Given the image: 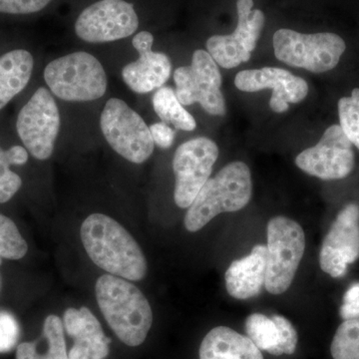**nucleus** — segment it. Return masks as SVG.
Listing matches in <instances>:
<instances>
[{
  "label": "nucleus",
  "instance_id": "f257e3e1",
  "mask_svg": "<svg viewBox=\"0 0 359 359\" xmlns=\"http://www.w3.org/2000/svg\"><path fill=\"white\" fill-rule=\"evenodd\" d=\"M80 236L92 262L111 275L129 280H141L147 275V261L140 245L114 219L90 215Z\"/></svg>",
  "mask_w": 359,
  "mask_h": 359
},
{
  "label": "nucleus",
  "instance_id": "f03ea898",
  "mask_svg": "<svg viewBox=\"0 0 359 359\" xmlns=\"http://www.w3.org/2000/svg\"><path fill=\"white\" fill-rule=\"evenodd\" d=\"M96 299L108 325L125 344L145 341L153 323V313L138 287L119 276L104 275L97 280Z\"/></svg>",
  "mask_w": 359,
  "mask_h": 359
},
{
  "label": "nucleus",
  "instance_id": "7ed1b4c3",
  "mask_svg": "<svg viewBox=\"0 0 359 359\" xmlns=\"http://www.w3.org/2000/svg\"><path fill=\"white\" fill-rule=\"evenodd\" d=\"M252 195V174L247 164L235 161L208 180L192 205L188 208L184 224L191 233L200 231L222 212L244 209Z\"/></svg>",
  "mask_w": 359,
  "mask_h": 359
},
{
  "label": "nucleus",
  "instance_id": "20e7f679",
  "mask_svg": "<svg viewBox=\"0 0 359 359\" xmlns=\"http://www.w3.org/2000/svg\"><path fill=\"white\" fill-rule=\"evenodd\" d=\"M43 77L53 96L65 102H91L107 92L108 77L102 63L88 52L54 59L45 67Z\"/></svg>",
  "mask_w": 359,
  "mask_h": 359
},
{
  "label": "nucleus",
  "instance_id": "39448f33",
  "mask_svg": "<svg viewBox=\"0 0 359 359\" xmlns=\"http://www.w3.org/2000/svg\"><path fill=\"white\" fill-rule=\"evenodd\" d=\"M268 263L264 289L282 294L294 282L304 250L306 237L301 224L287 217H275L268 224Z\"/></svg>",
  "mask_w": 359,
  "mask_h": 359
},
{
  "label": "nucleus",
  "instance_id": "423d86ee",
  "mask_svg": "<svg viewBox=\"0 0 359 359\" xmlns=\"http://www.w3.org/2000/svg\"><path fill=\"white\" fill-rule=\"evenodd\" d=\"M273 44L278 60L313 73L334 69L346 49L344 40L335 33L304 34L292 29L278 30Z\"/></svg>",
  "mask_w": 359,
  "mask_h": 359
},
{
  "label": "nucleus",
  "instance_id": "0eeeda50",
  "mask_svg": "<svg viewBox=\"0 0 359 359\" xmlns=\"http://www.w3.org/2000/svg\"><path fill=\"white\" fill-rule=\"evenodd\" d=\"M100 129L111 148L125 160L143 164L154 152L150 128L138 113L120 98H110L100 116Z\"/></svg>",
  "mask_w": 359,
  "mask_h": 359
},
{
  "label": "nucleus",
  "instance_id": "6e6552de",
  "mask_svg": "<svg viewBox=\"0 0 359 359\" xmlns=\"http://www.w3.org/2000/svg\"><path fill=\"white\" fill-rule=\"evenodd\" d=\"M60 127V111L53 94L48 88L39 87L18 116L16 131L21 142L35 159H49Z\"/></svg>",
  "mask_w": 359,
  "mask_h": 359
},
{
  "label": "nucleus",
  "instance_id": "1a4fd4ad",
  "mask_svg": "<svg viewBox=\"0 0 359 359\" xmlns=\"http://www.w3.org/2000/svg\"><path fill=\"white\" fill-rule=\"evenodd\" d=\"M176 95L182 105L199 103L208 114H226V101L222 92V75L209 52L198 49L192 62L174 71Z\"/></svg>",
  "mask_w": 359,
  "mask_h": 359
},
{
  "label": "nucleus",
  "instance_id": "9d476101",
  "mask_svg": "<svg viewBox=\"0 0 359 359\" xmlns=\"http://www.w3.org/2000/svg\"><path fill=\"white\" fill-rule=\"evenodd\" d=\"M219 157L217 144L207 137H198L181 144L175 152L174 200L182 209L190 207L207 183Z\"/></svg>",
  "mask_w": 359,
  "mask_h": 359
},
{
  "label": "nucleus",
  "instance_id": "9b49d317",
  "mask_svg": "<svg viewBox=\"0 0 359 359\" xmlns=\"http://www.w3.org/2000/svg\"><path fill=\"white\" fill-rule=\"evenodd\" d=\"M139 27L133 4L125 0H99L78 16L74 29L87 43H106L132 36Z\"/></svg>",
  "mask_w": 359,
  "mask_h": 359
},
{
  "label": "nucleus",
  "instance_id": "f8f14e48",
  "mask_svg": "<svg viewBox=\"0 0 359 359\" xmlns=\"http://www.w3.org/2000/svg\"><path fill=\"white\" fill-rule=\"evenodd\" d=\"M252 0H238V25L230 35H214L205 46L217 65L226 69L248 62L264 27V14L255 9Z\"/></svg>",
  "mask_w": 359,
  "mask_h": 359
},
{
  "label": "nucleus",
  "instance_id": "ddd939ff",
  "mask_svg": "<svg viewBox=\"0 0 359 359\" xmlns=\"http://www.w3.org/2000/svg\"><path fill=\"white\" fill-rule=\"evenodd\" d=\"M295 164L309 176L325 181L346 178L355 165L353 143L340 125H332L316 146L297 155Z\"/></svg>",
  "mask_w": 359,
  "mask_h": 359
},
{
  "label": "nucleus",
  "instance_id": "4468645a",
  "mask_svg": "<svg viewBox=\"0 0 359 359\" xmlns=\"http://www.w3.org/2000/svg\"><path fill=\"white\" fill-rule=\"evenodd\" d=\"M359 257V207L348 204L337 214L323 240L320 269L334 278L346 275L347 266Z\"/></svg>",
  "mask_w": 359,
  "mask_h": 359
},
{
  "label": "nucleus",
  "instance_id": "2eb2a0df",
  "mask_svg": "<svg viewBox=\"0 0 359 359\" xmlns=\"http://www.w3.org/2000/svg\"><path fill=\"white\" fill-rule=\"evenodd\" d=\"M235 85L241 91L250 93L273 90L269 107L276 113L285 112L289 110L290 103L302 102L309 93L306 80L278 67L241 71L236 75Z\"/></svg>",
  "mask_w": 359,
  "mask_h": 359
},
{
  "label": "nucleus",
  "instance_id": "dca6fc26",
  "mask_svg": "<svg viewBox=\"0 0 359 359\" xmlns=\"http://www.w3.org/2000/svg\"><path fill=\"white\" fill-rule=\"evenodd\" d=\"M154 36L149 32L135 34L133 47L139 57L125 65L122 79L127 87L137 94H147L164 86L172 72L169 56L162 52L153 51Z\"/></svg>",
  "mask_w": 359,
  "mask_h": 359
},
{
  "label": "nucleus",
  "instance_id": "f3484780",
  "mask_svg": "<svg viewBox=\"0 0 359 359\" xmlns=\"http://www.w3.org/2000/svg\"><path fill=\"white\" fill-rule=\"evenodd\" d=\"M63 323L74 346L68 353L69 359H104L109 354L111 339L105 337L100 323L89 309H66Z\"/></svg>",
  "mask_w": 359,
  "mask_h": 359
},
{
  "label": "nucleus",
  "instance_id": "a211bd4d",
  "mask_svg": "<svg viewBox=\"0 0 359 359\" xmlns=\"http://www.w3.org/2000/svg\"><path fill=\"white\" fill-rule=\"evenodd\" d=\"M268 263L266 245H257L249 256L233 262L224 273L228 294L233 299L257 297L264 287Z\"/></svg>",
  "mask_w": 359,
  "mask_h": 359
},
{
  "label": "nucleus",
  "instance_id": "6ab92c4d",
  "mask_svg": "<svg viewBox=\"0 0 359 359\" xmlns=\"http://www.w3.org/2000/svg\"><path fill=\"white\" fill-rule=\"evenodd\" d=\"M200 359H264L261 349L248 337L230 327L212 328L201 344Z\"/></svg>",
  "mask_w": 359,
  "mask_h": 359
},
{
  "label": "nucleus",
  "instance_id": "aec40b11",
  "mask_svg": "<svg viewBox=\"0 0 359 359\" xmlns=\"http://www.w3.org/2000/svg\"><path fill=\"white\" fill-rule=\"evenodd\" d=\"M34 59L29 51L14 49L0 56V110L32 79Z\"/></svg>",
  "mask_w": 359,
  "mask_h": 359
},
{
  "label": "nucleus",
  "instance_id": "412c9836",
  "mask_svg": "<svg viewBox=\"0 0 359 359\" xmlns=\"http://www.w3.org/2000/svg\"><path fill=\"white\" fill-rule=\"evenodd\" d=\"M156 114L164 123H170L175 128L183 131H194L197 127L195 118L180 102L176 92L169 86L157 89L152 99Z\"/></svg>",
  "mask_w": 359,
  "mask_h": 359
},
{
  "label": "nucleus",
  "instance_id": "4be33fe9",
  "mask_svg": "<svg viewBox=\"0 0 359 359\" xmlns=\"http://www.w3.org/2000/svg\"><path fill=\"white\" fill-rule=\"evenodd\" d=\"M28 151L22 146H13L8 150L0 148V204L8 202L22 186V180L11 171V165H25Z\"/></svg>",
  "mask_w": 359,
  "mask_h": 359
},
{
  "label": "nucleus",
  "instance_id": "5701e85b",
  "mask_svg": "<svg viewBox=\"0 0 359 359\" xmlns=\"http://www.w3.org/2000/svg\"><path fill=\"white\" fill-rule=\"evenodd\" d=\"M248 337L261 351L271 354L278 342V330L273 318L263 313H252L245 320Z\"/></svg>",
  "mask_w": 359,
  "mask_h": 359
},
{
  "label": "nucleus",
  "instance_id": "b1692460",
  "mask_svg": "<svg viewBox=\"0 0 359 359\" xmlns=\"http://www.w3.org/2000/svg\"><path fill=\"white\" fill-rule=\"evenodd\" d=\"M330 353L334 359H359V318L344 320L339 325Z\"/></svg>",
  "mask_w": 359,
  "mask_h": 359
},
{
  "label": "nucleus",
  "instance_id": "393cba45",
  "mask_svg": "<svg viewBox=\"0 0 359 359\" xmlns=\"http://www.w3.org/2000/svg\"><path fill=\"white\" fill-rule=\"evenodd\" d=\"M28 250L27 243L20 235L16 224L0 214V257L20 259Z\"/></svg>",
  "mask_w": 359,
  "mask_h": 359
},
{
  "label": "nucleus",
  "instance_id": "a878e982",
  "mask_svg": "<svg viewBox=\"0 0 359 359\" xmlns=\"http://www.w3.org/2000/svg\"><path fill=\"white\" fill-rule=\"evenodd\" d=\"M339 116L340 127L359 150V88H354L351 96L339 99Z\"/></svg>",
  "mask_w": 359,
  "mask_h": 359
},
{
  "label": "nucleus",
  "instance_id": "bb28decb",
  "mask_svg": "<svg viewBox=\"0 0 359 359\" xmlns=\"http://www.w3.org/2000/svg\"><path fill=\"white\" fill-rule=\"evenodd\" d=\"M43 332L48 340L46 359H69L63 332L62 320L56 316H47L44 321Z\"/></svg>",
  "mask_w": 359,
  "mask_h": 359
},
{
  "label": "nucleus",
  "instance_id": "cd10ccee",
  "mask_svg": "<svg viewBox=\"0 0 359 359\" xmlns=\"http://www.w3.org/2000/svg\"><path fill=\"white\" fill-rule=\"evenodd\" d=\"M271 318L275 321L276 327H278V346L271 351V354L278 356L283 355V354L290 355V354L294 353L299 337H297V332L294 325L287 318L280 316V314H275L271 316Z\"/></svg>",
  "mask_w": 359,
  "mask_h": 359
},
{
  "label": "nucleus",
  "instance_id": "c85d7f7f",
  "mask_svg": "<svg viewBox=\"0 0 359 359\" xmlns=\"http://www.w3.org/2000/svg\"><path fill=\"white\" fill-rule=\"evenodd\" d=\"M20 327L13 314L0 311V353H8L15 346Z\"/></svg>",
  "mask_w": 359,
  "mask_h": 359
},
{
  "label": "nucleus",
  "instance_id": "c756f323",
  "mask_svg": "<svg viewBox=\"0 0 359 359\" xmlns=\"http://www.w3.org/2000/svg\"><path fill=\"white\" fill-rule=\"evenodd\" d=\"M52 0H0V13L32 14L39 13Z\"/></svg>",
  "mask_w": 359,
  "mask_h": 359
},
{
  "label": "nucleus",
  "instance_id": "7c9ffc66",
  "mask_svg": "<svg viewBox=\"0 0 359 359\" xmlns=\"http://www.w3.org/2000/svg\"><path fill=\"white\" fill-rule=\"evenodd\" d=\"M342 320H353L359 318V283L351 285L342 299L339 309Z\"/></svg>",
  "mask_w": 359,
  "mask_h": 359
},
{
  "label": "nucleus",
  "instance_id": "2f4dec72",
  "mask_svg": "<svg viewBox=\"0 0 359 359\" xmlns=\"http://www.w3.org/2000/svg\"><path fill=\"white\" fill-rule=\"evenodd\" d=\"M149 128H150L153 141L158 147L168 149L173 145L176 132L166 123H154V124L149 126Z\"/></svg>",
  "mask_w": 359,
  "mask_h": 359
},
{
  "label": "nucleus",
  "instance_id": "473e14b6",
  "mask_svg": "<svg viewBox=\"0 0 359 359\" xmlns=\"http://www.w3.org/2000/svg\"><path fill=\"white\" fill-rule=\"evenodd\" d=\"M36 353V344L23 342L16 349V359H33Z\"/></svg>",
  "mask_w": 359,
  "mask_h": 359
},
{
  "label": "nucleus",
  "instance_id": "72a5a7b5",
  "mask_svg": "<svg viewBox=\"0 0 359 359\" xmlns=\"http://www.w3.org/2000/svg\"><path fill=\"white\" fill-rule=\"evenodd\" d=\"M33 359H46V355H41V354L36 353V354H35L34 358Z\"/></svg>",
  "mask_w": 359,
  "mask_h": 359
},
{
  "label": "nucleus",
  "instance_id": "f704fd0d",
  "mask_svg": "<svg viewBox=\"0 0 359 359\" xmlns=\"http://www.w3.org/2000/svg\"><path fill=\"white\" fill-rule=\"evenodd\" d=\"M0 264H1V259H0Z\"/></svg>",
  "mask_w": 359,
  "mask_h": 359
}]
</instances>
